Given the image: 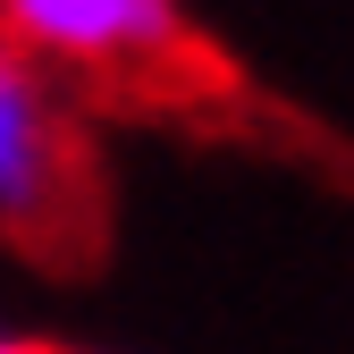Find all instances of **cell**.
Segmentation results:
<instances>
[{
  "label": "cell",
  "instance_id": "6da1fadb",
  "mask_svg": "<svg viewBox=\"0 0 354 354\" xmlns=\"http://www.w3.org/2000/svg\"><path fill=\"white\" fill-rule=\"evenodd\" d=\"M0 34L59 84L84 118H127L152 136L228 144L313 169L354 194V144L313 110L270 93L203 17L177 0H0Z\"/></svg>",
  "mask_w": 354,
  "mask_h": 354
},
{
  "label": "cell",
  "instance_id": "7a4b0ae2",
  "mask_svg": "<svg viewBox=\"0 0 354 354\" xmlns=\"http://www.w3.org/2000/svg\"><path fill=\"white\" fill-rule=\"evenodd\" d=\"M0 245L42 279H102L118 253V177L102 127L0 34Z\"/></svg>",
  "mask_w": 354,
  "mask_h": 354
},
{
  "label": "cell",
  "instance_id": "3957f363",
  "mask_svg": "<svg viewBox=\"0 0 354 354\" xmlns=\"http://www.w3.org/2000/svg\"><path fill=\"white\" fill-rule=\"evenodd\" d=\"M0 354H76V346H51V337H9V329H0Z\"/></svg>",
  "mask_w": 354,
  "mask_h": 354
}]
</instances>
